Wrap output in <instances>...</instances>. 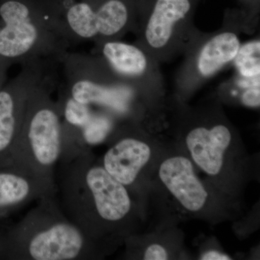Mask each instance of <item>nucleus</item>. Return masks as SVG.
<instances>
[{
    "label": "nucleus",
    "mask_w": 260,
    "mask_h": 260,
    "mask_svg": "<svg viewBox=\"0 0 260 260\" xmlns=\"http://www.w3.org/2000/svg\"><path fill=\"white\" fill-rule=\"evenodd\" d=\"M55 196L65 215L108 250L129 237L134 215L131 193L105 170L90 148L61 153Z\"/></svg>",
    "instance_id": "obj_1"
},
{
    "label": "nucleus",
    "mask_w": 260,
    "mask_h": 260,
    "mask_svg": "<svg viewBox=\"0 0 260 260\" xmlns=\"http://www.w3.org/2000/svg\"><path fill=\"white\" fill-rule=\"evenodd\" d=\"M5 254L17 260H90L107 251L63 213L55 194L47 195L13 225L3 243Z\"/></svg>",
    "instance_id": "obj_2"
},
{
    "label": "nucleus",
    "mask_w": 260,
    "mask_h": 260,
    "mask_svg": "<svg viewBox=\"0 0 260 260\" xmlns=\"http://www.w3.org/2000/svg\"><path fill=\"white\" fill-rule=\"evenodd\" d=\"M59 111L42 98L27 99L10 167L23 171L56 192V171L63 145Z\"/></svg>",
    "instance_id": "obj_3"
},
{
    "label": "nucleus",
    "mask_w": 260,
    "mask_h": 260,
    "mask_svg": "<svg viewBox=\"0 0 260 260\" xmlns=\"http://www.w3.org/2000/svg\"><path fill=\"white\" fill-rule=\"evenodd\" d=\"M234 142L232 129L223 121L198 123L184 136L191 161L210 177H218L223 172Z\"/></svg>",
    "instance_id": "obj_4"
},
{
    "label": "nucleus",
    "mask_w": 260,
    "mask_h": 260,
    "mask_svg": "<svg viewBox=\"0 0 260 260\" xmlns=\"http://www.w3.org/2000/svg\"><path fill=\"white\" fill-rule=\"evenodd\" d=\"M158 177L186 211L200 213L209 203V192L197 175L190 158L181 155L167 157L160 164Z\"/></svg>",
    "instance_id": "obj_5"
},
{
    "label": "nucleus",
    "mask_w": 260,
    "mask_h": 260,
    "mask_svg": "<svg viewBox=\"0 0 260 260\" xmlns=\"http://www.w3.org/2000/svg\"><path fill=\"white\" fill-rule=\"evenodd\" d=\"M153 155L151 145L142 137L126 135L114 138L99 160L105 170L129 191Z\"/></svg>",
    "instance_id": "obj_6"
},
{
    "label": "nucleus",
    "mask_w": 260,
    "mask_h": 260,
    "mask_svg": "<svg viewBox=\"0 0 260 260\" xmlns=\"http://www.w3.org/2000/svg\"><path fill=\"white\" fill-rule=\"evenodd\" d=\"M129 13L124 0H107L96 10L87 3H77L68 10L67 18L75 34L89 39L98 34L116 35L126 26Z\"/></svg>",
    "instance_id": "obj_7"
},
{
    "label": "nucleus",
    "mask_w": 260,
    "mask_h": 260,
    "mask_svg": "<svg viewBox=\"0 0 260 260\" xmlns=\"http://www.w3.org/2000/svg\"><path fill=\"white\" fill-rule=\"evenodd\" d=\"M0 16L4 22L0 29V57L15 59L28 53L38 37L28 8L20 2L8 0L0 6Z\"/></svg>",
    "instance_id": "obj_8"
},
{
    "label": "nucleus",
    "mask_w": 260,
    "mask_h": 260,
    "mask_svg": "<svg viewBox=\"0 0 260 260\" xmlns=\"http://www.w3.org/2000/svg\"><path fill=\"white\" fill-rule=\"evenodd\" d=\"M192 8L191 0H155L145 28L148 47L153 51L165 49Z\"/></svg>",
    "instance_id": "obj_9"
},
{
    "label": "nucleus",
    "mask_w": 260,
    "mask_h": 260,
    "mask_svg": "<svg viewBox=\"0 0 260 260\" xmlns=\"http://www.w3.org/2000/svg\"><path fill=\"white\" fill-rule=\"evenodd\" d=\"M55 194L40 181L13 167L0 169V215Z\"/></svg>",
    "instance_id": "obj_10"
},
{
    "label": "nucleus",
    "mask_w": 260,
    "mask_h": 260,
    "mask_svg": "<svg viewBox=\"0 0 260 260\" xmlns=\"http://www.w3.org/2000/svg\"><path fill=\"white\" fill-rule=\"evenodd\" d=\"M27 99L9 90H0V169L9 167L10 155L22 124Z\"/></svg>",
    "instance_id": "obj_11"
},
{
    "label": "nucleus",
    "mask_w": 260,
    "mask_h": 260,
    "mask_svg": "<svg viewBox=\"0 0 260 260\" xmlns=\"http://www.w3.org/2000/svg\"><path fill=\"white\" fill-rule=\"evenodd\" d=\"M240 41L235 32H219L203 44L197 56L195 70L198 76L209 78L234 60Z\"/></svg>",
    "instance_id": "obj_12"
},
{
    "label": "nucleus",
    "mask_w": 260,
    "mask_h": 260,
    "mask_svg": "<svg viewBox=\"0 0 260 260\" xmlns=\"http://www.w3.org/2000/svg\"><path fill=\"white\" fill-rule=\"evenodd\" d=\"M103 54L119 74L129 78H142L151 69V62L144 51L135 46L121 42H108Z\"/></svg>",
    "instance_id": "obj_13"
},
{
    "label": "nucleus",
    "mask_w": 260,
    "mask_h": 260,
    "mask_svg": "<svg viewBox=\"0 0 260 260\" xmlns=\"http://www.w3.org/2000/svg\"><path fill=\"white\" fill-rule=\"evenodd\" d=\"M71 95L75 101L85 105L101 104L121 113L126 112L127 109L125 99L110 89L88 80H82L75 83L72 88Z\"/></svg>",
    "instance_id": "obj_14"
},
{
    "label": "nucleus",
    "mask_w": 260,
    "mask_h": 260,
    "mask_svg": "<svg viewBox=\"0 0 260 260\" xmlns=\"http://www.w3.org/2000/svg\"><path fill=\"white\" fill-rule=\"evenodd\" d=\"M234 61L238 73L244 79L259 78V40L251 41L241 46Z\"/></svg>",
    "instance_id": "obj_15"
},
{
    "label": "nucleus",
    "mask_w": 260,
    "mask_h": 260,
    "mask_svg": "<svg viewBox=\"0 0 260 260\" xmlns=\"http://www.w3.org/2000/svg\"><path fill=\"white\" fill-rule=\"evenodd\" d=\"M112 129V121L107 116L93 114L88 122L78 132V141L81 146L91 148L107 139Z\"/></svg>",
    "instance_id": "obj_16"
},
{
    "label": "nucleus",
    "mask_w": 260,
    "mask_h": 260,
    "mask_svg": "<svg viewBox=\"0 0 260 260\" xmlns=\"http://www.w3.org/2000/svg\"><path fill=\"white\" fill-rule=\"evenodd\" d=\"M63 113L68 125L78 131L88 122L93 114L88 105L80 104L73 98L65 103Z\"/></svg>",
    "instance_id": "obj_17"
},
{
    "label": "nucleus",
    "mask_w": 260,
    "mask_h": 260,
    "mask_svg": "<svg viewBox=\"0 0 260 260\" xmlns=\"http://www.w3.org/2000/svg\"><path fill=\"white\" fill-rule=\"evenodd\" d=\"M169 259V251L162 244H150L145 249L143 254V259L145 260H167Z\"/></svg>",
    "instance_id": "obj_18"
},
{
    "label": "nucleus",
    "mask_w": 260,
    "mask_h": 260,
    "mask_svg": "<svg viewBox=\"0 0 260 260\" xmlns=\"http://www.w3.org/2000/svg\"><path fill=\"white\" fill-rule=\"evenodd\" d=\"M259 85L246 87L243 92L241 101L244 105L249 107H259L260 103Z\"/></svg>",
    "instance_id": "obj_19"
},
{
    "label": "nucleus",
    "mask_w": 260,
    "mask_h": 260,
    "mask_svg": "<svg viewBox=\"0 0 260 260\" xmlns=\"http://www.w3.org/2000/svg\"><path fill=\"white\" fill-rule=\"evenodd\" d=\"M200 259L203 260H229L232 259L230 256L226 254H223L220 251L215 250H210L205 251L204 254L201 256Z\"/></svg>",
    "instance_id": "obj_20"
}]
</instances>
